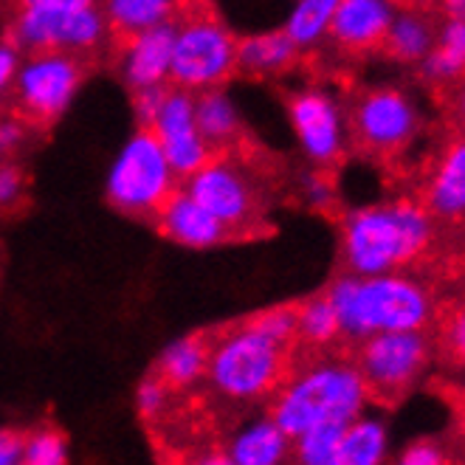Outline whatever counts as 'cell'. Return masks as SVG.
<instances>
[{"instance_id": "1", "label": "cell", "mask_w": 465, "mask_h": 465, "mask_svg": "<svg viewBox=\"0 0 465 465\" xmlns=\"http://www.w3.org/2000/svg\"><path fill=\"white\" fill-rule=\"evenodd\" d=\"M434 232L437 221L415 198L350 209L339 221L344 271L359 277L403 271L431 249Z\"/></svg>"}, {"instance_id": "2", "label": "cell", "mask_w": 465, "mask_h": 465, "mask_svg": "<svg viewBox=\"0 0 465 465\" xmlns=\"http://www.w3.org/2000/svg\"><path fill=\"white\" fill-rule=\"evenodd\" d=\"M324 293L339 313L341 339L352 341L392 331H426L434 316L431 291L406 271L375 277L344 271Z\"/></svg>"}, {"instance_id": "3", "label": "cell", "mask_w": 465, "mask_h": 465, "mask_svg": "<svg viewBox=\"0 0 465 465\" xmlns=\"http://www.w3.org/2000/svg\"><path fill=\"white\" fill-rule=\"evenodd\" d=\"M370 392L355 364L324 361L277 390L271 403V420L277 423L291 440L322 420L350 423L361 415Z\"/></svg>"}, {"instance_id": "4", "label": "cell", "mask_w": 465, "mask_h": 465, "mask_svg": "<svg viewBox=\"0 0 465 465\" xmlns=\"http://www.w3.org/2000/svg\"><path fill=\"white\" fill-rule=\"evenodd\" d=\"M291 370V347L271 341L242 319L217 327L209 355V384L229 401H254L277 392Z\"/></svg>"}, {"instance_id": "5", "label": "cell", "mask_w": 465, "mask_h": 465, "mask_svg": "<svg viewBox=\"0 0 465 465\" xmlns=\"http://www.w3.org/2000/svg\"><path fill=\"white\" fill-rule=\"evenodd\" d=\"M237 76V35L212 0H186L175 20L170 85L201 94Z\"/></svg>"}, {"instance_id": "6", "label": "cell", "mask_w": 465, "mask_h": 465, "mask_svg": "<svg viewBox=\"0 0 465 465\" xmlns=\"http://www.w3.org/2000/svg\"><path fill=\"white\" fill-rule=\"evenodd\" d=\"M178 186L181 178L163 155L155 133L150 127H135L107 173L104 195L116 212L153 221V214L167 203Z\"/></svg>"}, {"instance_id": "7", "label": "cell", "mask_w": 465, "mask_h": 465, "mask_svg": "<svg viewBox=\"0 0 465 465\" xmlns=\"http://www.w3.org/2000/svg\"><path fill=\"white\" fill-rule=\"evenodd\" d=\"M181 186L221 221L234 240L252 237L265 223V198L242 153H214Z\"/></svg>"}, {"instance_id": "8", "label": "cell", "mask_w": 465, "mask_h": 465, "mask_svg": "<svg viewBox=\"0 0 465 465\" xmlns=\"http://www.w3.org/2000/svg\"><path fill=\"white\" fill-rule=\"evenodd\" d=\"M88 76V57L65 51L29 54L15 76L6 107L37 133L57 124Z\"/></svg>"}, {"instance_id": "9", "label": "cell", "mask_w": 465, "mask_h": 465, "mask_svg": "<svg viewBox=\"0 0 465 465\" xmlns=\"http://www.w3.org/2000/svg\"><path fill=\"white\" fill-rule=\"evenodd\" d=\"M344 111L350 144L375 158L401 155L423 127V114L415 96L398 85L364 88L350 99Z\"/></svg>"}, {"instance_id": "10", "label": "cell", "mask_w": 465, "mask_h": 465, "mask_svg": "<svg viewBox=\"0 0 465 465\" xmlns=\"http://www.w3.org/2000/svg\"><path fill=\"white\" fill-rule=\"evenodd\" d=\"M20 51H65V54H88L111 43L107 20L102 6L88 9H32L17 6L12 15V25L6 35Z\"/></svg>"}, {"instance_id": "11", "label": "cell", "mask_w": 465, "mask_h": 465, "mask_svg": "<svg viewBox=\"0 0 465 465\" xmlns=\"http://www.w3.org/2000/svg\"><path fill=\"white\" fill-rule=\"evenodd\" d=\"M296 144L316 170H331L350 150L344 104L324 88H299L285 99Z\"/></svg>"}, {"instance_id": "12", "label": "cell", "mask_w": 465, "mask_h": 465, "mask_svg": "<svg viewBox=\"0 0 465 465\" xmlns=\"http://www.w3.org/2000/svg\"><path fill=\"white\" fill-rule=\"evenodd\" d=\"M359 361L367 392L378 398H398L412 387L431 359V339L426 331L375 333L359 341Z\"/></svg>"}, {"instance_id": "13", "label": "cell", "mask_w": 465, "mask_h": 465, "mask_svg": "<svg viewBox=\"0 0 465 465\" xmlns=\"http://www.w3.org/2000/svg\"><path fill=\"white\" fill-rule=\"evenodd\" d=\"M150 130L155 133L163 155H167L181 181L201 170L214 155L195 122V94L181 91L175 85H170V94L163 99Z\"/></svg>"}, {"instance_id": "14", "label": "cell", "mask_w": 465, "mask_h": 465, "mask_svg": "<svg viewBox=\"0 0 465 465\" xmlns=\"http://www.w3.org/2000/svg\"><path fill=\"white\" fill-rule=\"evenodd\" d=\"M395 12L398 0H339L327 43L344 57H364L381 51Z\"/></svg>"}, {"instance_id": "15", "label": "cell", "mask_w": 465, "mask_h": 465, "mask_svg": "<svg viewBox=\"0 0 465 465\" xmlns=\"http://www.w3.org/2000/svg\"><path fill=\"white\" fill-rule=\"evenodd\" d=\"M420 201L437 223H465V133L449 139L431 161Z\"/></svg>"}, {"instance_id": "16", "label": "cell", "mask_w": 465, "mask_h": 465, "mask_svg": "<svg viewBox=\"0 0 465 465\" xmlns=\"http://www.w3.org/2000/svg\"><path fill=\"white\" fill-rule=\"evenodd\" d=\"M173 43H175V23H163L155 29L139 32L116 45L119 51V71L130 91L170 85L173 68Z\"/></svg>"}, {"instance_id": "17", "label": "cell", "mask_w": 465, "mask_h": 465, "mask_svg": "<svg viewBox=\"0 0 465 465\" xmlns=\"http://www.w3.org/2000/svg\"><path fill=\"white\" fill-rule=\"evenodd\" d=\"M153 223L163 237L183 245V249H214V245L234 242L232 232L183 186H178L167 203L153 214Z\"/></svg>"}, {"instance_id": "18", "label": "cell", "mask_w": 465, "mask_h": 465, "mask_svg": "<svg viewBox=\"0 0 465 465\" xmlns=\"http://www.w3.org/2000/svg\"><path fill=\"white\" fill-rule=\"evenodd\" d=\"M299 60H302V51L282 29L237 37V76L277 79L293 71Z\"/></svg>"}, {"instance_id": "19", "label": "cell", "mask_w": 465, "mask_h": 465, "mask_svg": "<svg viewBox=\"0 0 465 465\" xmlns=\"http://www.w3.org/2000/svg\"><path fill=\"white\" fill-rule=\"evenodd\" d=\"M214 333H217V327L214 331L189 333V336L173 341L158 355L153 375H158L163 384L170 387V392H181V390H189L193 384H198L201 378H206L209 355L214 347Z\"/></svg>"}, {"instance_id": "20", "label": "cell", "mask_w": 465, "mask_h": 465, "mask_svg": "<svg viewBox=\"0 0 465 465\" xmlns=\"http://www.w3.org/2000/svg\"><path fill=\"white\" fill-rule=\"evenodd\" d=\"M195 122L212 153L245 150V127L240 122L237 104L223 88L195 94Z\"/></svg>"}, {"instance_id": "21", "label": "cell", "mask_w": 465, "mask_h": 465, "mask_svg": "<svg viewBox=\"0 0 465 465\" xmlns=\"http://www.w3.org/2000/svg\"><path fill=\"white\" fill-rule=\"evenodd\" d=\"M437 25L431 20V15L420 12L418 6H398L390 29H387V37L381 43V51L387 54L390 60L395 63H403V65H418L429 48L434 45L437 40Z\"/></svg>"}, {"instance_id": "22", "label": "cell", "mask_w": 465, "mask_h": 465, "mask_svg": "<svg viewBox=\"0 0 465 465\" xmlns=\"http://www.w3.org/2000/svg\"><path fill=\"white\" fill-rule=\"evenodd\" d=\"M102 15L107 20L111 43H124L127 37L155 29L163 23H175L181 0H102Z\"/></svg>"}, {"instance_id": "23", "label": "cell", "mask_w": 465, "mask_h": 465, "mask_svg": "<svg viewBox=\"0 0 465 465\" xmlns=\"http://www.w3.org/2000/svg\"><path fill=\"white\" fill-rule=\"evenodd\" d=\"M418 68L429 85L437 88H454L465 79V20H446L440 25L434 45Z\"/></svg>"}, {"instance_id": "24", "label": "cell", "mask_w": 465, "mask_h": 465, "mask_svg": "<svg viewBox=\"0 0 465 465\" xmlns=\"http://www.w3.org/2000/svg\"><path fill=\"white\" fill-rule=\"evenodd\" d=\"M288 449H291V437L268 418L242 429L226 446V454L237 465H282Z\"/></svg>"}, {"instance_id": "25", "label": "cell", "mask_w": 465, "mask_h": 465, "mask_svg": "<svg viewBox=\"0 0 465 465\" xmlns=\"http://www.w3.org/2000/svg\"><path fill=\"white\" fill-rule=\"evenodd\" d=\"M339 9V0H296L282 32L293 40L299 51H311L319 48L327 40L331 32L333 15Z\"/></svg>"}, {"instance_id": "26", "label": "cell", "mask_w": 465, "mask_h": 465, "mask_svg": "<svg viewBox=\"0 0 465 465\" xmlns=\"http://www.w3.org/2000/svg\"><path fill=\"white\" fill-rule=\"evenodd\" d=\"M387 451V429L378 420L355 418L347 423L331 465H381Z\"/></svg>"}, {"instance_id": "27", "label": "cell", "mask_w": 465, "mask_h": 465, "mask_svg": "<svg viewBox=\"0 0 465 465\" xmlns=\"http://www.w3.org/2000/svg\"><path fill=\"white\" fill-rule=\"evenodd\" d=\"M341 339V324L327 293L308 296L296 302V344L305 347H331Z\"/></svg>"}, {"instance_id": "28", "label": "cell", "mask_w": 465, "mask_h": 465, "mask_svg": "<svg viewBox=\"0 0 465 465\" xmlns=\"http://www.w3.org/2000/svg\"><path fill=\"white\" fill-rule=\"evenodd\" d=\"M344 429H347V423H341V420H322V423L311 426L308 431H302L296 440H291L293 451H296V462L299 465H331Z\"/></svg>"}, {"instance_id": "29", "label": "cell", "mask_w": 465, "mask_h": 465, "mask_svg": "<svg viewBox=\"0 0 465 465\" xmlns=\"http://www.w3.org/2000/svg\"><path fill=\"white\" fill-rule=\"evenodd\" d=\"M68 462V446L65 434L57 426H37L25 434L20 465H65Z\"/></svg>"}, {"instance_id": "30", "label": "cell", "mask_w": 465, "mask_h": 465, "mask_svg": "<svg viewBox=\"0 0 465 465\" xmlns=\"http://www.w3.org/2000/svg\"><path fill=\"white\" fill-rule=\"evenodd\" d=\"M249 327H254L257 333L268 336L271 341H277L282 347H296V302L291 305H273L260 313H252L242 319Z\"/></svg>"}, {"instance_id": "31", "label": "cell", "mask_w": 465, "mask_h": 465, "mask_svg": "<svg viewBox=\"0 0 465 465\" xmlns=\"http://www.w3.org/2000/svg\"><path fill=\"white\" fill-rule=\"evenodd\" d=\"M29 201V173L20 161H0V214L17 212Z\"/></svg>"}, {"instance_id": "32", "label": "cell", "mask_w": 465, "mask_h": 465, "mask_svg": "<svg viewBox=\"0 0 465 465\" xmlns=\"http://www.w3.org/2000/svg\"><path fill=\"white\" fill-rule=\"evenodd\" d=\"M37 130L23 122L9 107H0V161H12Z\"/></svg>"}, {"instance_id": "33", "label": "cell", "mask_w": 465, "mask_h": 465, "mask_svg": "<svg viewBox=\"0 0 465 465\" xmlns=\"http://www.w3.org/2000/svg\"><path fill=\"white\" fill-rule=\"evenodd\" d=\"M170 387L163 384V381L158 378V375H147L142 384H139V390H135V406H139V415L144 418V420H158L161 418V412L167 409V403H170Z\"/></svg>"}, {"instance_id": "34", "label": "cell", "mask_w": 465, "mask_h": 465, "mask_svg": "<svg viewBox=\"0 0 465 465\" xmlns=\"http://www.w3.org/2000/svg\"><path fill=\"white\" fill-rule=\"evenodd\" d=\"M170 94V85H155V88H142L133 91V114H135V127H150L153 119L158 116L163 99Z\"/></svg>"}, {"instance_id": "35", "label": "cell", "mask_w": 465, "mask_h": 465, "mask_svg": "<svg viewBox=\"0 0 465 465\" xmlns=\"http://www.w3.org/2000/svg\"><path fill=\"white\" fill-rule=\"evenodd\" d=\"M20 63H23V51L9 37L0 40V107H6V102H9Z\"/></svg>"}, {"instance_id": "36", "label": "cell", "mask_w": 465, "mask_h": 465, "mask_svg": "<svg viewBox=\"0 0 465 465\" xmlns=\"http://www.w3.org/2000/svg\"><path fill=\"white\" fill-rule=\"evenodd\" d=\"M305 201L313 209H331L336 203L333 181L324 175V170H319V173H313V175L305 178Z\"/></svg>"}, {"instance_id": "37", "label": "cell", "mask_w": 465, "mask_h": 465, "mask_svg": "<svg viewBox=\"0 0 465 465\" xmlns=\"http://www.w3.org/2000/svg\"><path fill=\"white\" fill-rule=\"evenodd\" d=\"M29 429H0V465H20Z\"/></svg>"}, {"instance_id": "38", "label": "cell", "mask_w": 465, "mask_h": 465, "mask_svg": "<svg viewBox=\"0 0 465 465\" xmlns=\"http://www.w3.org/2000/svg\"><path fill=\"white\" fill-rule=\"evenodd\" d=\"M446 341H449V350L454 352V359L465 364V302L451 313L446 324Z\"/></svg>"}, {"instance_id": "39", "label": "cell", "mask_w": 465, "mask_h": 465, "mask_svg": "<svg viewBox=\"0 0 465 465\" xmlns=\"http://www.w3.org/2000/svg\"><path fill=\"white\" fill-rule=\"evenodd\" d=\"M398 465H446V457L434 443H415L401 454Z\"/></svg>"}, {"instance_id": "40", "label": "cell", "mask_w": 465, "mask_h": 465, "mask_svg": "<svg viewBox=\"0 0 465 465\" xmlns=\"http://www.w3.org/2000/svg\"><path fill=\"white\" fill-rule=\"evenodd\" d=\"M15 9L17 6H32V9H88L99 6L102 0H12Z\"/></svg>"}, {"instance_id": "41", "label": "cell", "mask_w": 465, "mask_h": 465, "mask_svg": "<svg viewBox=\"0 0 465 465\" xmlns=\"http://www.w3.org/2000/svg\"><path fill=\"white\" fill-rule=\"evenodd\" d=\"M175 465H237V462L226 454V449H209V451L189 454Z\"/></svg>"}, {"instance_id": "42", "label": "cell", "mask_w": 465, "mask_h": 465, "mask_svg": "<svg viewBox=\"0 0 465 465\" xmlns=\"http://www.w3.org/2000/svg\"><path fill=\"white\" fill-rule=\"evenodd\" d=\"M451 111L457 116V122L465 127V79H460L454 85V96H451Z\"/></svg>"}, {"instance_id": "43", "label": "cell", "mask_w": 465, "mask_h": 465, "mask_svg": "<svg viewBox=\"0 0 465 465\" xmlns=\"http://www.w3.org/2000/svg\"><path fill=\"white\" fill-rule=\"evenodd\" d=\"M446 20H465V0H437Z\"/></svg>"}, {"instance_id": "44", "label": "cell", "mask_w": 465, "mask_h": 465, "mask_svg": "<svg viewBox=\"0 0 465 465\" xmlns=\"http://www.w3.org/2000/svg\"><path fill=\"white\" fill-rule=\"evenodd\" d=\"M460 426H462V431H465V401H462V406H460Z\"/></svg>"}, {"instance_id": "45", "label": "cell", "mask_w": 465, "mask_h": 465, "mask_svg": "<svg viewBox=\"0 0 465 465\" xmlns=\"http://www.w3.org/2000/svg\"><path fill=\"white\" fill-rule=\"evenodd\" d=\"M398 4H418V0H398Z\"/></svg>"}]
</instances>
